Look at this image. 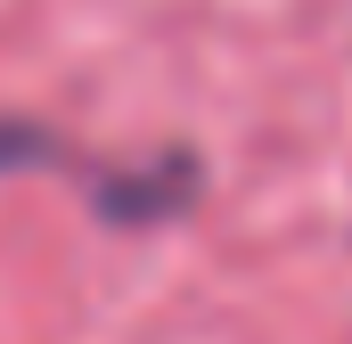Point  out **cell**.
<instances>
[{
	"mask_svg": "<svg viewBox=\"0 0 352 344\" xmlns=\"http://www.w3.org/2000/svg\"><path fill=\"white\" fill-rule=\"evenodd\" d=\"M188 197H197V156L188 148H164L140 172L98 180V213L107 222H173V213H188Z\"/></svg>",
	"mask_w": 352,
	"mask_h": 344,
	"instance_id": "obj_1",
	"label": "cell"
},
{
	"mask_svg": "<svg viewBox=\"0 0 352 344\" xmlns=\"http://www.w3.org/2000/svg\"><path fill=\"white\" fill-rule=\"evenodd\" d=\"M25 164H66V140H58L50 123L8 115V123H0V172H25Z\"/></svg>",
	"mask_w": 352,
	"mask_h": 344,
	"instance_id": "obj_2",
	"label": "cell"
}]
</instances>
